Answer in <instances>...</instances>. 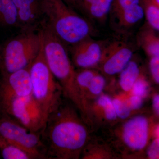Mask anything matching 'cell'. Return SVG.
<instances>
[{
    "mask_svg": "<svg viewBox=\"0 0 159 159\" xmlns=\"http://www.w3.org/2000/svg\"><path fill=\"white\" fill-rule=\"evenodd\" d=\"M89 126L73 104L63 102L41 132L48 158H80L91 138Z\"/></svg>",
    "mask_w": 159,
    "mask_h": 159,
    "instance_id": "cell-1",
    "label": "cell"
},
{
    "mask_svg": "<svg viewBox=\"0 0 159 159\" xmlns=\"http://www.w3.org/2000/svg\"><path fill=\"white\" fill-rule=\"evenodd\" d=\"M38 31L41 36L45 57L51 73L61 86L64 97L77 109L85 122L89 119L75 80L76 70L67 46L55 35L43 20Z\"/></svg>",
    "mask_w": 159,
    "mask_h": 159,
    "instance_id": "cell-2",
    "label": "cell"
},
{
    "mask_svg": "<svg viewBox=\"0 0 159 159\" xmlns=\"http://www.w3.org/2000/svg\"><path fill=\"white\" fill-rule=\"evenodd\" d=\"M44 20L67 46L92 37L95 29L63 0H41Z\"/></svg>",
    "mask_w": 159,
    "mask_h": 159,
    "instance_id": "cell-3",
    "label": "cell"
},
{
    "mask_svg": "<svg viewBox=\"0 0 159 159\" xmlns=\"http://www.w3.org/2000/svg\"><path fill=\"white\" fill-rule=\"evenodd\" d=\"M31 94L44 114L47 120L62 103V88L51 73L45 57L43 45L29 67Z\"/></svg>",
    "mask_w": 159,
    "mask_h": 159,
    "instance_id": "cell-4",
    "label": "cell"
},
{
    "mask_svg": "<svg viewBox=\"0 0 159 159\" xmlns=\"http://www.w3.org/2000/svg\"><path fill=\"white\" fill-rule=\"evenodd\" d=\"M42 42L39 31L28 30L6 42L1 55L3 75L28 68L41 48Z\"/></svg>",
    "mask_w": 159,
    "mask_h": 159,
    "instance_id": "cell-5",
    "label": "cell"
},
{
    "mask_svg": "<svg viewBox=\"0 0 159 159\" xmlns=\"http://www.w3.org/2000/svg\"><path fill=\"white\" fill-rule=\"evenodd\" d=\"M149 119L144 115H136L124 120L113 131L114 146L120 157H135L148 146L151 127Z\"/></svg>",
    "mask_w": 159,
    "mask_h": 159,
    "instance_id": "cell-6",
    "label": "cell"
},
{
    "mask_svg": "<svg viewBox=\"0 0 159 159\" xmlns=\"http://www.w3.org/2000/svg\"><path fill=\"white\" fill-rule=\"evenodd\" d=\"M0 136L25 151L34 159H48L41 132H34L7 116L0 118Z\"/></svg>",
    "mask_w": 159,
    "mask_h": 159,
    "instance_id": "cell-7",
    "label": "cell"
},
{
    "mask_svg": "<svg viewBox=\"0 0 159 159\" xmlns=\"http://www.w3.org/2000/svg\"><path fill=\"white\" fill-rule=\"evenodd\" d=\"M2 105L8 116L31 131L41 132L47 122L41 107L32 94L14 98Z\"/></svg>",
    "mask_w": 159,
    "mask_h": 159,
    "instance_id": "cell-8",
    "label": "cell"
},
{
    "mask_svg": "<svg viewBox=\"0 0 159 159\" xmlns=\"http://www.w3.org/2000/svg\"><path fill=\"white\" fill-rule=\"evenodd\" d=\"M134 50L129 43L115 40L105 43L97 70L106 77H113L127 66L134 57Z\"/></svg>",
    "mask_w": 159,
    "mask_h": 159,
    "instance_id": "cell-9",
    "label": "cell"
},
{
    "mask_svg": "<svg viewBox=\"0 0 159 159\" xmlns=\"http://www.w3.org/2000/svg\"><path fill=\"white\" fill-rule=\"evenodd\" d=\"M105 43L89 37L73 45L67 46L74 67L97 69Z\"/></svg>",
    "mask_w": 159,
    "mask_h": 159,
    "instance_id": "cell-10",
    "label": "cell"
},
{
    "mask_svg": "<svg viewBox=\"0 0 159 159\" xmlns=\"http://www.w3.org/2000/svg\"><path fill=\"white\" fill-rule=\"evenodd\" d=\"M31 94V83L29 67L3 75L1 83V102L27 97Z\"/></svg>",
    "mask_w": 159,
    "mask_h": 159,
    "instance_id": "cell-11",
    "label": "cell"
},
{
    "mask_svg": "<svg viewBox=\"0 0 159 159\" xmlns=\"http://www.w3.org/2000/svg\"><path fill=\"white\" fill-rule=\"evenodd\" d=\"M21 31H38L44 19L41 0H13Z\"/></svg>",
    "mask_w": 159,
    "mask_h": 159,
    "instance_id": "cell-12",
    "label": "cell"
},
{
    "mask_svg": "<svg viewBox=\"0 0 159 159\" xmlns=\"http://www.w3.org/2000/svg\"><path fill=\"white\" fill-rule=\"evenodd\" d=\"M88 116L90 126L95 124L113 125L119 120L111 97L104 93L90 102Z\"/></svg>",
    "mask_w": 159,
    "mask_h": 159,
    "instance_id": "cell-13",
    "label": "cell"
},
{
    "mask_svg": "<svg viewBox=\"0 0 159 159\" xmlns=\"http://www.w3.org/2000/svg\"><path fill=\"white\" fill-rule=\"evenodd\" d=\"M138 45L148 57H159V32L145 23L137 36Z\"/></svg>",
    "mask_w": 159,
    "mask_h": 159,
    "instance_id": "cell-14",
    "label": "cell"
},
{
    "mask_svg": "<svg viewBox=\"0 0 159 159\" xmlns=\"http://www.w3.org/2000/svg\"><path fill=\"white\" fill-rule=\"evenodd\" d=\"M118 154L112 145L98 140H89L83 150L80 158L83 159H107L116 158Z\"/></svg>",
    "mask_w": 159,
    "mask_h": 159,
    "instance_id": "cell-15",
    "label": "cell"
},
{
    "mask_svg": "<svg viewBox=\"0 0 159 159\" xmlns=\"http://www.w3.org/2000/svg\"><path fill=\"white\" fill-rule=\"evenodd\" d=\"M145 16L142 3L122 10L113 16L119 29H130L138 24Z\"/></svg>",
    "mask_w": 159,
    "mask_h": 159,
    "instance_id": "cell-16",
    "label": "cell"
},
{
    "mask_svg": "<svg viewBox=\"0 0 159 159\" xmlns=\"http://www.w3.org/2000/svg\"><path fill=\"white\" fill-rule=\"evenodd\" d=\"M143 73L139 63L133 57L119 74L118 84L122 93L129 94L135 83Z\"/></svg>",
    "mask_w": 159,
    "mask_h": 159,
    "instance_id": "cell-17",
    "label": "cell"
},
{
    "mask_svg": "<svg viewBox=\"0 0 159 159\" xmlns=\"http://www.w3.org/2000/svg\"><path fill=\"white\" fill-rule=\"evenodd\" d=\"M0 26L20 28L17 10L13 0H0Z\"/></svg>",
    "mask_w": 159,
    "mask_h": 159,
    "instance_id": "cell-18",
    "label": "cell"
},
{
    "mask_svg": "<svg viewBox=\"0 0 159 159\" xmlns=\"http://www.w3.org/2000/svg\"><path fill=\"white\" fill-rule=\"evenodd\" d=\"M98 70L95 69H81L76 70L75 80L77 89L84 106L89 121L86 95L89 85ZM90 125V123H89Z\"/></svg>",
    "mask_w": 159,
    "mask_h": 159,
    "instance_id": "cell-19",
    "label": "cell"
},
{
    "mask_svg": "<svg viewBox=\"0 0 159 159\" xmlns=\"http://www.w3.org/2000/svg\"><path fill=\"white\" fill-rule=\"evenodd\" d=\"M0 152L4 159H34L31 154L0 136Z\"/></svg>",
    "mask_w": 159,
    "mask_h": 159,
    "instance_id": "cell-20",
    "label": "cell"
},
{
    "mask_svg": "<svg viewBox=\"0 0 159 159\" xmlns=\"http://www.w3.org/2000/svg\"><path fill=\"white\" fill-rule=\"evenodd\" d=\"M114 0H96L90 7L87 16L99 22H103L110 13Z\"/></svg>",
    "mask_w": 159,
    "mask_h": 159,
    "instance_id": "cell-21",
    "label": "cell"
},
{
    "mask_svg": "<svg viewBox=\"0 0 159 159\" xmlns=\"http://www.w3.org/2000/svg\"><path fill=\"white\" fill-rule=\"evenodd\" d=\"M107 86L106 77L97 70L89 85L86 95V101L88 107L90 102L103 93Z\"/></svg>",
    "mask_w": 159,
    "mask_h": 159,
    "instance_id": "cell-22",
    "label": "cell"
},
{
    "mask_svg": "<svg viewBox=\"0 0 159 159\" xmlns=\"http://www.w3.org/2000/svg\"><path fill=\"white\" fill-rule=\"evenodd\" d=\"M127 95L122 93L111 97L114 108L118 119L124 120L131 117L134 111L129 105Z\"/></svg>",
    "mask_w": 159,
    "mask_h": 159,
    "instance_id": "cell-23",
    "label": "cell"
},
{
    "mask_svg": "<svg viewBox=\"0 0 159 159\" xmlns=\"http://www.w3.org/2000/svg\"><path fill=\"white\" fill-rule=\"evenodd\" d=\"M146 23L159 32V8L149 0H142Z\"/></svg>",
    "mask_w": 159,
    "mask_h": 159,
    "instance_id": "cell-24",
    "label": "cell"
},
{
    "mask_svg": "<svg viewBox=\"0 0 159 159\" xmlns=\"http://www.w3.org/2000/svg\"><path fill=\"white\" fill-rule=\"evenodd\" d=\"M150 85L144 73L139 77L129 94L136 95L145 99L150 93Z\"/></svg>",
    "mask_w": 159,
    "mask_h": 159,
    "instance_id": "cell-25",
    "label": "cell"
},
{
    "mask_svg": "<svg viewBox=\"0 0 159 159\" xmlns=\"http://www.w3.org/2000/svg\"><path fill=\"white\" fill-rule=\"evenodd\" d=\"M142 0H114L110 13L112 16L122 10L142 3Z\"/></svg>",
    "mask_w": 159,
    "mask_h": 159,
    "instance_id": "cell-26",
    "label": "cell"
},
{
    "mask_svg": "<svg viewBox=\"0 0 159 159\" xmlns=\"http://www.w3.org/2000/svg\"><path fill=\"white\" fill-rule=\"evenodd\" d=\"M148 68L151 79L159 86V57H148Z\"/></svg>",
    "mask_w": 159,
    "mask_h": 159,
    "instance_id": "cell-27",
    "label": "cell"
},
{
    "mask_svg": "<svg viewBox=\"0 0 159 159\" xmlns=\"http://www.w3.org/2000/svg\"><path fill=\"white\" fill-rule=\"evenodd\" d=\"M146 155L148 159H159V138L154 137L147 148Z\"/></svg>",
    "mask_w": 159,
    "mask_h": 159,
    "instance_id": "cell-28",
    "label": "cell"
},
{
    "mask_svg": "<svg viewBox=\"0 0 159 159\" xmlns=\"http://www.w3.org/2000/svg\"><path fill=\"white\" fill-rule=\"evenodd\" d=\"M145 99L136 95L128 94L127 100L129 105L133 111H139L142 108L144 104Z\"/></svg>",
    "mask_w": 159,
    "mask_h": 159,
    "instance_id": "cell-29",
    "label": "cell"
},
{
    "mask_svg": "<svg viewBox=\"0 0 159 159\" xmlns=\"http://www.w3.org/2000/svg\"><path fill=\"white\" fill-rule=\"evenodd\" d=\"M95 1L96 0H77L78 10L87 15L89 9L95 2Z\"/></svg>",
    "mask_w": 159,
    "mask_h": 159,
    "instance_id": "cell-30",
    "label": "cell"
},
{
    "mask_svg": "<svg viewBox=\"0 0 159 159\" xmlns=\"http://www.w3.org/2000/svg\"><path fill=\"white\" fill-rule=\"evenodd\" d=\"M152 105L154 112L157 116H159V93H155L152 96Z\"/></svg>",
    "mask_w": 159,
    "mask_h": 159,
    "instance_id": "cell-31",
    "label": "cell"
},
{
    "mask_svg": "<svg viewBox=\"0 0 159 159\" xmlns=\"http://www.w3.org/2000/svg\"><path fill=\"white\" fill-rule=\"evenodd\" d=\"M65 2L73 9H78L77 8V0H63Z\"/></svg>",
    "mask_w": 159,
    "mask_h": 159,
    "instance_id": "cell-32",
    "label": "cell"
},
{
    "mask_svg": "<svg viewBox=\"0 0 159 159\" xmlns=\"http://www.w3.org/2000/svg\"><path fill=\"white\" fill-rule=\"evenodd\" d=\"M152 134L154 137L159 138V123L157 124L152 129Z\"/></svg>",
    "mask_w": 159,
    "mask_h": 159,
    "instance_id": "cell-33",
    "label": "cell"
},
{
    "mask_svg": "<svg viewBox=\"0 0 159 159\" xmlns=\"http://www.w3.org/2000/svg\"><path fill=\"white\" fill-rule=\"evenodd\" d=\"M159 8V0H149Z\"/></svg>",
    "mask_w": 159,
    "mask_h": 159,
    "instance_id": "cell-34",
    "label": "cell"
}]
</instances>
